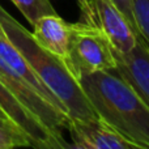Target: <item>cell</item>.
Returning <instances> with one entry per match:
<instances>
[{
	"instance_id": "9c48e42d",
	"label": "cell",
	"mask_w": 149,
	"mask_h": 149,
	"mask_svg": "<svg viewBox=\"0 0 149 149\" xmlns=\"http://www.w3.org/2000/svg\"><path fill=\"white\" fill-rule=\"evenodd\" d=\"M33 38L41 47L59 56L64 62L68 51L70 24L55 15H46L39 17L33 24Z\"/></svg>"
},
{
	"instance_id": "52a82bcc",
	"label": "cell",
	"mask_w": 149,
	"mask_h": 149,
	"mask_svg": "<svg viewBox=\"0 0 149 149\" xmlns=\"http://www.w3.org/2000/svg\"><path fill=\"white\" fill-rule=\"evenodd\" d=\"M98 26L103 30L115 51L130 52L137 43V34L127 17L111 0H92Z\"/></svg>"
},
{
	"instance_id": "277c9868",
	"label": "cell",
	"mask_w": 149,
	"mask_h": 149,
	"mask_svg": "<svg viewBox=\"0 0 149 149\" xmlns=\"http://www.w3.org/2000/svg\"><path fill=\"white\" fill-rule=\"evenodd\" d=\"M0 109L5 115L13 120L29 137L30 147L39 149H60L70 148L62 135L50 131L36 115L30 113L13 93L0 81Z\"/></svg>"
},
{
	"instance_id": "9a60e30c",
	"label": "cell",
	"mask_w": 149,
	"mask_h": 149,
	"mask_svg": "<svg viewBox=\"0 0 149 149\" xmlns=\"http://www.w3.org/2000/svg\"><path fill=\"white\" fill-rule=\"evenodd\" d=\"M0 116H7V115H5V113L1 110V109H0ZM7 118H8V116H7Z\"/></svg>"
},
{
	"instance_id": "5bb4252c",
	"label": "cell",
	"mask_w": 149,
	"mask_h": 149,
	"mask_svg": "<svg viewBox=\"0 0 149 149\" xmlns=\"http://www.w3.org/2000/svg\"><path fill=\"white\" fill-rule=\"evenodd\" d=\"M111 1H113L114 4L120 9V12L126 16L127 20L130 21V24H131L132 28H134V30L136 31V34L139 36L137 29H136V24H135V18H134V12H132V0H111Z\"/></svg>"
},
{
	"instance_id": "7c38bea8",
	"label": "cell",
	"mask_w": 149,
	"mask_h": 149,
	"mask_svg": "<svg viewBox=\"0 0 149 149\" xmlns=\"http://www.w3.org/2000/svg\"><path fill=\"white\" fill-rule=\"evenodd\" d=\"M132 12L137 33L149 49V0H132Z\"/></svg>"
},
{
	"instance_id": "ba28073f",
	"label": "cell",
	"mask_w": 149,
	"mask_h": 149,
	"mask_svg": "<svg viewBox=\"0 0 149 149\" xmlns=\"http://www.w3.org/2000/svg\"><path fill=\"white\" fill-rule=\"evenodd\" d=\"M0 59L8 65L13 72L17 73L22 80H25L30 86H33L45 100H47L56 109H59L63 113L67 114V110H65L64 105H63L59 98L42 82V80L37 76V73L34 72L33 68L29 65V63L26 62V59L22 56V54L10 43L9 39L3 33L1 26H0Z\"/></svg>"
},
{
	"instance_id": "4fadbf2b",
	"label": "cell",
	"mask_w": 149,
	"mask_h": 149,
	"mask_svg": "<svg viewBox=\"0 0 149 149\" xmlns=\"http://www.w3.org/2000/svg\"><path fill=\"white\" fill-rule=\"evenodd\" d=\"M77 3L81 9V22L89 24V25H98L97 13L94 10L92 0H77Z\"/></svg>"
},
{
	"instance_id": "5b68a950",
	"label": "cell",
	"mask_w": 149,
	"mask_h": 149,
	"mask_svg": "<svg viewBox=\"0 0 149 149\" xmlns=\"http://www.w3.org/2000/svg\"><path fill=\"white\" fill-rule=\"evenodd\" d=\"M67 128L72 144L76 149H139L136 144L124 139L109 124L97 119H72L68 118Z\"/></svg>"
},
{
	"instance_id": "8fae6325",
	"label": "cell",
	"mask_w": 149,
	"mask_h": 149,
	"mask_svg": "<svg viewBox=\"0 0 149 149\" xmlns=\"http://www.w3.org/2000/svg\"><path fill=\"white\" fill-rule=\"evenodd\" d=\"M18 8L24 17L33 25L39 17L46 15H55V9L50 0H10Z\"/></svg>"
},
{
	"instance_id": "6da1fadb",
	"label": "cell",
	"mask_w": 149,
	"mask_h": 149,
	"mask_svg": "<svg viewBox=\"0 0 149 149\" xmlns=\"http://www.w3.org/2000/svg\"><path fill=\"white\" fill-rule=\"evenodd\" d=\"M97 116L139 149H149V107L116 72L98 71L79 80Z\"/></svg>"
},
{
	"instance_id": "3957f363",
	"label": "cell",
	"mask_w": 149,
	"mask_h": 149,
	"mask_svg": "<svg viewBox=\"0 0 149 149\" xmlns=\"http://www.w3.org/2000/svg\"><path fill=\"white\" fill-rule=\"evenodd\" d=\"M64 63L76 80L82 74L115 68L114 49L98 25L70 24L68 51Z\"/></svg>"
},
{
	"instance_id": "30bf717a",
	"label": "cell",
	"mask_w": 149,
	"mask_h": 149,
	"mask_svg": "<svg viewBox=\"0 0 149 149\" xmlns=\"http://www.w3.org/2000/svg\"><path fill=\"white\" fill-rule=\"evenodd\" d=\"M30 147L29 137L13 120L0 116V149Z\"/></svg>"
},
{
	"instance_id": "7a4b0ae2",
	"label": "cell",
	"mask_w": 149,
	"mask_h": 149,
	"mask_svg": "<svg viewBox=\"0 0 149 149\" xmlns=\"http://www.w3.org/2000/svg\"><path fill=\"white\" fill-rule=\"evenodd\" d=\"M0 26L5 37L22 54L42 82L64 105L68 118L82 120L98 118L79 80L70 72L63 59L39 46L30 31L16 21L1 5Z\"/></svg>"
},
{
	"instance_id": "8992f818",
	"label": "cell",
	"mask_w": 149,
	"mask_h": 149,
	"mask_svg": "<svg viewBox=\"0 0 149 149\" xmlns=\"http://www.w3.org/2000/svg\"><path fill=\"white\" fill-rule=\"evenodd\" d=\"M115 68L120 77H123L137 93L143 102L149 107V49L140 36L137 43L130 52H119L114 50Z\"/></svg>"
}]
</instances>
